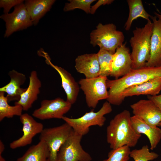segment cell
<instances>
[{
  "label": "cell",
  "mask_w": 161,
  "mask_h": 161,
  "mask_svg": "<svg viewBox=\"0 0 161 161\" xmlns=\"http://www.w3.org/2000/svg\"><path fill=\"white\" fill-rule=\"evenodd\" d=\"M161 77V66H145L137 69H132L128 73L118 79H108L106 85L109 90L107 101L111 104L119 106L122 103L121 96L125 89Z\"/></svg>",
  "instance_id": "cell-1"
},
{
  "label": "cell",
  "mask_w": 161,
  "mask_h": 161,
  "mask_svg": "<svg viewBox=\"0 0 161 161\" xmlns=\"http://www.w3.org/2000/svg\"><path fill=\"white\" fill-rule=\"evenodd\" d=\"M129 111L124 110L116 115L106 128V140L112 149L126 145L134 147L141 134H137L132 128Z\"/></svg>",
  "instance_id": "cell-2"
},
{
  "label": "cell",
  "mask_w": 161,
  "mask_h": 161,
  "mask_svg": "<svg viewBox=\"0 0 161 161\" xmlns=\"http://www.w3.org/2000/svg\"><path fill=\"white\" fill-rule=\"evenodd\" d=\"M154 24L150 20L142 27H136L129 42L132 48L131 57L132 69H137L145 66L150 57L151 40Z\"/></svg>",
  "instance_id": "cell-3"
},
{
  "label": "cell",
  "mask_w": 161,
  "mask_h": 161,
  "mask_svg": "<svg viewBox=\"0 0 161 161\" xmlns=\"http://www.w3.org/2000/svg\"><path fill=\"white\" fill-rule=\"evenodd\" d=\"M90 43L93 47L100 48L114 54L124 40L123 32L117 30L113 23L103 25L99 23L90 34Z\"/></svg>",
  "instance_id": "cell-4"
},
{
  "label": "cell",
  "mask_w": 161,
  "mask_h": 161,
  "mask_svg": "<svg viewBox=\"0 0 161 161\" xmlns=\"http://www.w3.org/2000/svg\"><path fill=\"white\" fill-rule=\"evenodd\" d=\"M112 111L111 104L107 101L104 103L100 110L96 112L92 110L78 118H72L64 116L62 119L74 131L83 136L88 133L90 127L93 126H103L106 120L104 115Z\"/></svg>",
  "instance_id": "cell-5"
},
{
  "label": "cell",
  "mask_w": 161,
  "mask_h": 161,
  "mask_svg": "<svg viewBox=\"0 0 161 161\" xmlns=\"http://www.w3.org/2000/svg\"><path fill=\"white\" fill-rule=\"evenodd\" d=\"M107 77L99 75L93 78L81 79L79 81L80 88L84 92L89 107L95 109L99 100L107 99L108 98Z\"/></svg>",
  "instance_id": "cell-6"
},
{
  "label": "cell",
  "mask_w": 161,
  "mask_h": 161,
  "mask_svg": "<svg viewBox=\"0 0 161 161\" xmlns=\"http://www.w3.org/2000/svg\"><path fill=\"white\" fill-rule=\"evenodd\" d=\"M73 130L66 123L59 126L43 129L39 139L44 141L48 147L49 152V161H57L60 148Z\"/></svg>",
  "instance_id": "cell-7"
},
{
  "label": "cell",
  "mask_w": 161,
  "mask_h": 161,
  "mask_svg": "<svg viewBox=\"0 0 161 161\" xmlns=\"http://www.w3.org/2000/svg\"><path fill=\"white\" fill-rule=\"evenodd\" d=\"M82 137L73 130L60 148L57 161H91L92 157L81 145Z\"/></svg>",
  "instance_id": "cell-8"
},
{
  "label": "cell",
  "mask_w": 161,
  "mask_h": 161,
  "mask_svg": "<svg viewBox=\"0 0 161 161\" xmlns=\"http://www.w3.org/2000/svg\"><path fill=\"white\" fill-rule=\"evenodd\" d=\"M0 18L5 22L4 37H9L14 32L26 29L33 25L23 3L14 7L11 13L3 14Z\"/></svg>",
  "instance_id": "cell-9"
},
{
  "label": "cell",
  "mask_w": 161,
  "mask_h": 161,
  "mask_svg": "<svg viewBox=\"0 0 161 161\" xmlns=\"http://www.w3.org/2000/svg\"><path fill=\"white\" fill-rule=\"evenodd\" d=\"M71 106L67 101L59 97L51 100H44L41 101L40 107L33 111L32 115L41 120L62 119Z\"/></svg>",
  "instance_id": "cell-10"
},
{
  "label": "cell",
  "mask_w": 161,
  "mask_h": 161,
  "mask_svg": "<svg viewBox=\"0 0 161 161\" xmlns=\"http://www.w3.org/2000/svg\"><path fill=\"white\" fill-rule=\"evenodd\" d=\"M20 120L23 125V134L21 137L10 143V147L12 149L31 144L33 137L40 134L44 129L42 123L36 121L27 113L22 114L20 116Z\"/></svg>",
  "instance_id": "cell-11"
},
{
  "label": "cell",
  "mask_w": 161,
  "mask_h": 161,
  "mask_svg": "<svg viewBox=\"0 0 161 161\" xmlns=\"http://www.w3.org/2000/svg\"><path fill=\"white\" fill-rule=\"evenodd\" d=\"M130 107L134 115L150 125L158 126L161 122V110L150 99L140 100L131 105Z\"/></svg>",
  "instance_id": "cell-12"
},
{
  "label": "cell",
  "mask_w": 161,
  "mask_h": 161,
  "mask_svg": "<svg viewBox=\"0 0 161 161\" xmlns=\"http://www.w3.org/2000/svg\"><path fill=\"white\" fill-rule=\"evenodd\" d=\"M40 56L45 59L46 63L55 69L59 74L61 80V86L66 95V101L72 105L77 100L79 91V87L71 75L64 69L55 65L51 61V58L48 53L43 51Z\"/></svg>",
  "instance_id": "cell-13"
},
{
  "label": "cell",
  "mask_w": 161,
  "mask_h": 161,
  "mask_svg": "<svg viewBox=\"0 0 161 161\" xmlns=\"http://www.w3.org/2000/svg\"><path fill=\"white\" fill-rule=\"evenodd\" d=\"M131 54L126 43L117 48L113 55L110 76L117 79L132 69Z\"/></svg>",
  "instance_id": "cell-14"
},
{
  "label": "cell",
  "mask_w": 161,
  "mask_h": 161,
  "mask_svg": "<svg viewBox=\"0 0 161 161\" xmlns=\"http://www.w3.org/2000/svg\"><path fill=\"white\" fill-rule=\"evenodd\" d=\"M154 24L151 40L150 57L145 66H161V20L151 16Z\"/></svg>",
  "instance_id": "cell-15"
},
{
  "label": "cell",
  "mask_w": 161,
  "mask_h": 161,
  "mask_svg": "<svg viewBox=\"0 0 161 161\" xmlns=\"http://www.w3.org/2000/svg\"><path fill=\"white\" fill-rule=\"evenodd\" d=\"M131 126L138 134H145L148 138L150 149L155 148L161 140V129L157 126L150 125L140 118L135 115L131 116Z\"/></svg>",
  "instance_id": "cell-16"
},
{
  "label": "cell",
  "mask_w": 161,
  "mask_h": 161,
  "mask_svg": "<svg viewBox=\"0 0 161 161\" xmlns=\"http://www.w3.org/2000/svg\"><path fill=\"white\" fill-rule=\"evenodd\" d=\"M75 67L86 78L99 76L100 68L97 54H86L78 56L75 59Z\"/></svg>",
  "instance_id": "cell-17"
},
{
  "label": "cell",
  "mask_w": 161,
  "mask_h": 161,
  "mask_svg": "<svg viewBox=\"0 0 161 161\" xmlns=\"http://www.w3.org/2000/svg\"><path fill=\"white\" fill-rule=\"evenodd\" d=\"M161 91V77L127 88L122 93L120 100L122 103L126 97L134 95L155 96L158 95Z\"/></svg>",
  "instance_id": "cell-18"
},
{
  "label": "cell",
  "mask_w": 161,
  "mask_h": 161,
  "mask_svg": "<svg viewBox=\"0 0 161 161\" xmlns=\"http://www.w3.org/2000/svg\"><path fill=\"white\" fill-rule=\"evenodd\" d=\"M8 75L10 78V82L0 88V92L7 93L6 97L8 102L12 101H18L27 89L22 88L21 87L26 81V76L14 69L10 71Z\"/></svg>",
  "instance_id": "cell-19"
},
{
  "label": "cell",
  "mask_w": 161,
  "mask_h": 161,
  "mask_svg": "<svg viewBox=\"0 0 161 161\" xmlns=\"http://www.w3.org/2000/svg\"><path fill=\"white\" fill-rule=\"evenodd\" d=\"M41 86V82L38 78L37 72L35 70L32 71L29 77L28 87L21 95L20 100L15 102L14 104L21 106L24 111L28 110L37 100Z\"/></svg>",
  "instance_id": "cell-20"
},
{
  "label": "cell",
  "mask_w": 161,
  "mask_h": 161,
  "mask_svg": "<svg viewBox=\"0 0 161 161\" xmlns=\"http://www.w3.org/2000/svg\"><path fill=\"white\" fill-rule=\"evenodd\" d=\"M55 0H27L24 3L33 25H37L40 19L49 11Z\"/></svg>",
  "instance_id": "cell-21"
},
{
  "label": "cell",
  "mask_w": 161,
  "mask_h": 161,
  "mask_svg": "<svg viewBox=\"0 0 161 161\" xmlns=\"http://www.w3.org/2000/svg\"><path fill=\"white\" fill-rule=\"evenodd\" d=\"M49 152L48 147L43 140L30 146L17 161H49Z\"/></svg>",
  "instance_id": "cell-22"
},
{
  "label": "cell",
  "mask_w": 161,
  "mask_h": 161,
  "mask_svg": "<svg viewBox=\"0 0 161 161\" xmlns=\"http://www.w3.org/2000/svg\"><path fill=\"white\" fill-rule=\"evenodd\" d=\"M129 8V14L124 27L126 31L129 30L133 21L138 17H141L148 21L150 15L145 10L141 0H127Z\"/></svg>",
  "instance_id": "cell-23"
},
{
  "label": "cell",
  "mask_w": 161,
  "mask_h": 161,
  "mask_svg": "<svg viewBox=\"0 0 161 161\" xmlns=\"http://www.w3.org/2000/svg\"><path fill=\"white\" fill-rule=\"evenodd\" d=\"M5 92H0V121L4 118H12L14 116H20L22 114L23 109L20 105L10 106Z\"/></svg>",
  "instance_id": "cell-24"
},
{
  "label": "cell",
  "mask_w": 161,
  "mask_h": 161,
  "mask_svg": "<svg viewBox=\"0 0 161 161\" xmlns=\"http://www.w3.org/2000/svg\"><path fill=\"white\" fill-rule=\"evenodd\" d=\"M97 54L100 68L99 75L110 76L114 54L102 49H100Z\"/></svg>",
  "instance_id": "cell-25"
},
{
  "label": "cell",
  "mask_w": 161,
  "mask_h": 161,
  "mask_svg": "<svg viewBox=\"0 0 161 161\" xmlns=\"http://www.w3.org/2000/svg\"><path fill=\"white\" fill-rule=\"evenodd\" d=\"M130 156L134 161H149L156 159L159 155L155 152H150L148 146L146 145L140 149L131 151Z\"/></svg>",
  "instance_id": "cell-26"
},
{
  "label": "cell",
  "mask_w": 161,
  "mask_h": 161,
  "mask_svg": "<svg viewBox=\"0 0 161 161\" xmlns=\"http://www.w3.org/2000/svg\"><path fill=\"white\" fill-rule=\"evenodd\" d=\"M130 152V147L126 145L112 149L108 153V158L103 161H129Z\"/></svg>",
  "instance_id": "cell-27"
},
{
  "label": "cell",
  "mask_w": 161,
  "mask_h": 161,
  "mask_svg": "<svg viewBox=\"0 0 161 161\" xmlns=\"http://www.w3.org/2000/svg\"><path fill=\"white\" fill-rule=\"evenodd\" d=\"M69 2L65 4L64 11H71L76 9L83 10L86 13H90L91 4L95 0H69Z\"/></svg>",
  "instance_id": "cell-28"
},
{
  "label": "cell",
  "mask_w": 161,
  "mask_h": 161,
  "mask_svg": "<svg viewBox=\"0 0 161 161\" xmlns=\"http://www.w3.org/2000/svg\"><path fill=\"white\" fill-rule=\"evenodd\" d=\"M23 0H1L0 1V7L3 9L4 14L9 13L11 8L23 3Z\"/></svg>",
  "instance_id": "cell-29"
},
{
  "label": "cell",
  "mask_w": 161,
  "mask_h": 161,
  "mask_svg": "<svg viewBox=\"0 0 161 161\" xmlns=\"http://www.w3.org/2000/svg\"><path fill=\"white\" fill-rule=\"evenodd\" d=\"M114 1L113 0H98L95 4L91 7L90 13L94 14L97 9L100 6L111 4Z\"/></svg>",
  "instance_id": "cell-30"
},
{
  "label": "cell",
  "mask_w": 161,
  "mask_h": 161,
  "mask_svg": "<svg viewBox=\"0 0 161 161\" xmlns=\"http://www.w3.org/2000/svg\"><path fill=\"white\" fill-rule=\"evenodd\" d=\"M148 98L153 101L161 110V94L155 96L149 95ZM158 126H161V122L159 123Z\"/></svg>",
  "instance_id": "cell-31"
},
{
  "label": "cell",
  "mask_w": 161,
  "mask_h": 161,
  "mask_svg": "<svg viewBox=\"0 0 161 161\" xmlns=\"http://www.w3.org/2000/svg\"><path fill=\"white\" fill-rule=\"evenodd\" d=\"M4 149V145L2 142L0 140V155H1Z\"/></svg>",
  "instance_id": "cell-32"
},
{
  "label": "cell",
  "mask_w": 161,
  "mask_h": 161,
  "mask_svg": "<svg viewBox=\"0 0 161 161\" xmlns=\"http://www.w3.org/2000/svg\"><path fill=\"white\" fill-rule=\"evenodd\" d=\"M154 14L157 18L161 20V13L159 11L158 12H155Z\"/></svg>",
  "instance_id": "cell-33"
},
{
  "label": "cell",
  "mask_w": 161,
  "mask_h": 161,
  "mask_svg": "<svg viewBox=\"0 0 161 161\" xmlns=\"http://www.w3.org/2000/svg\"><path fill=\"white\" fill-rule=\"evenodd\" d=\"M0 161H6L2 157L1 155H0Z\"/></svg>",
  "instance_id": "cell-34"
}]
</instances>
